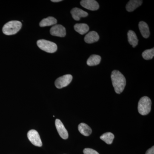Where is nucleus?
Returning <instances> with one entry per match:
<instances>
[{
	"mask_svg": "<svg viewBox=\"0 0 154 154\" xmlns=\"http://www.w3.org/2000/svg\"><path fill=\"white\" fill-rule=\"evenodd\" d=\"M111 79L116 93L121 94L126 85L125 77L119 71L113 70L111 73Z\"/></svg>",
	"mask_w": 154,
	"mask_h": 154,
	"instance_id": "1",
	"label": "nucleus"
},
{
	"mask_svg": "<svg viewBox=\"0 0 154 154\" xmlns=\"http://www.w3.org/2000/svg\"><path fill=\"white\" fill-rule=\"evenodd\" d=\"M22 27V22L18 21H11L6 23L2 29L3 33L6 35L16 34Z\"/></svg>",
	"mask_w": 154,
	"mask_h": 154,
	"instance_id": "2",
	"label": "nucleus"
},
{
	"mask_svg": "<svg viewBox=\"0 0 154 154\" xmlns=\"http://www.w3.org/2000/svg\"><path fill=\"white\" fill-rule=\"evenodd\" d=\"M152 102L147 96L142 97L138 104V110L142 115H147L151 110Z\"/></svg>",
	"mask_w": 154,
	"mask_h": 154,
	"instance_id": "3",
	"label": "nucleus"
},
{
	"mask_svg": "<svg viewBox=\"0 0 154 154\" xmlns=\"http://www.w3.org/2000/svg\"><path fill=\"white\" fill-rule=\"evenodd\" d=\"M37 45L39 48L49 53H53L57 49V45L55 43L45 39L38 40Z\"/></svg>",
	"mask_w": 154,
	"mask_h": 154,
	"instance_id": "4",
	"label": "nucleus"
},
{
	"mask_svg": "<svg viewBox=\"0 0 154 154\" xmlns=\"http://www.w3.org/2000/svg\"><path fill=\"white\" fill-rule=\"evenodd\" d=\"M72 80V75L68 74L59 77L56 80L55 85L58 89H61L68 85Z\"/></svg>",
	"mask_w": 154,
	"mask_h": 154,
	"instance_id": "5",
	"label": "nucleus"
},
{
	"mask_svg": "<svg viewBox=\"0 0 154 154\" xmlns=\"http://www.w3.org/2000/svg\"><path fill=\"white\" fill-rule=\"evenodd\" d=\"M28 137L33 145L41 147L42 145V142L38 132L35 130H31L28 133Z\"/></svg>",
	"mask_w": 154,
	"mask_h": 154,
	"instance_id": "6",
	"label": "nucleus"
},
{
	"mask_svg": "<svg viewBox=\"0 0 154 154\" xmlns=\"http://www.w3.org/2000/svg\"><path fill=\"white\" fill-rule=\"evenodd\" d=\"M51 34L52 36L63 37L66 35V28L60 25H56L51 28Z\"/></svg>",
	"mask_w": 154,
	"mask_h": 154,
	"instance_id": "7",
	"label": "nucleus"
},
{
	"mask_svg": "<svg viewBox=\"0 0 154 154\" xmlns=\"http://www.w3.org/2000/svg\"><path fill=\"white\" fill-rule=\"evenodd\" d=\"M80 4L83 8L90 11H97L99 8V4L95 0H82Z\"/></svg>",
	"mask_w": 154,
	"mask_h": 154,
	"instance_id": "8",
	"label": "nucleus"
},
{
	"mask_svg": "<svg viewBox=\"0 0 154 154\" xmlns=\"http://www.w3.org/2000/svg\"><path fill=\"white\" fill-rule=\"evenodd\" d=\"M55 126L58 133L61 137L63 139H67L68 138V133L66 128L64 126L63 124L60 119H56Z\"/></svg>",
	"mask_w": 154,
	"mask_h": 154,
	"instance_id": "9",
	"label": "nucleus"
},
{
	"mask_svg": "<svg viewBox=\"0 0 154 154\" xmlns=\"http://www.w3.org/2000/svg\"><path fill=\"white\" fill-rule=\"evenodd\" d=\"M72 17L76 21H79L82 17H88V14L87 12L82 9L78 8H73L71 11Z\"/></svg>",
	"mask_w": 154,
	"mask_h": 154,
	"instance_id": "10",
	"label": "nucleus"
},
{
	"mask_svg": "<svg viewBox=\"0 0 154 154\" xmlns=\"http://www.w3.org/2000/svg\"><path fill=\"white\" fill-rule=\"evenodd\" d=\"M99 36L96 31H92L88 33L85 36V41L86 43L91 44L99 41Z\"/></svg>",
	"mask_w": 154,
	"mask_h": 154,
	"instance_id": "11",
	"label": "nucleus"
},
{
	"mask_svg": "<svg viewBox=\"0 0 154 154\" xmlns=\"http://www.w3.org/2000/svg\"><path fill=\"white\" fill-rule=\"evenodd\" d=\"M143 1L140 0H131L127 4L126 9L128 12L134 11L135 9L141 5Z\"/></svg>",
	"mask_w": 154,
	"mask_h": 154,
	"instance_id": "12",
	"label": "nucleus"
},
{
	"mask_svg": "<svg viewBox=\"0 0 154 154\" xmlns=\"http://www.w3.org/2000/svg\"><path fill=\"white\" fill-rule=\"evenodd\" d=\"M139 28L141 35L144 38H148L150 35V31L147 24L143 21L140 22L139 24Z\"/></svg>",
	"mask_w": 154,
	"mask_h": 154,
	"instance_id": "13",
	"label": "nucleus"
},
{
	"mask_svg": "<svg viewBox=\"0 0 154 154\" xmlns=\"http://www.w3.org/2000/svg\"><path fill=\"white\" fill-rule=\"evenodd\" d=\"M78 129L80 133L85 136H89L92 133V129L85 123H81L79 125Z\"/></svg>",
	"mask_w": 154,
	"mask_h": 154,
	"instance_id": "14",
	"label": "nucleus"
},
{
	"mask_svg": "<svg viewBox=\"0 0 154 154\" xmlns=\"http://www.w3.org/2000/svg\"><path fill=\"white\" fill-rule=\"evenodd\" d=\"M127 35L128 41L130 44L132 45L133 47H135L138 43V39L135 33L133 30H129Z\"/></svg>",
	"mask_w": 154,
	"mask_h": 154,
	"instance_id": "15",
	"label": "nucleus"
},
{
	"mask_svg": "<svg viewBox=\"0 0 154 154\" xmlns=\"http://www.w3.org/2000/svg\"><path fill=\"white\" fill-rule=\"evenodd\" d=\"M57 23V20L54 17H49L43 19L39 23V26L41 27L50 26L56 25Z\"/></svg>",
	"mask_w": 154,
	"mask_h": 154,
	"instance_id": "16",
	"label": "nucleus"
},
{
	"mask_svg": "<svg viewBox=\"0 0 154 154\" xmlns=\"http://www.w3.org/2000/svg\"><path fill=\"white\" fill-rule=\"evenodd\" d=\"M74 29L78 33H80L81 35H84L89 31V27L87 24L81 23V24H76L75 25Z\"/></svg>",
	"mask_w": 154,
	"mask_h": 154,
	"instance_id": "17",
	"label": "nucleus"
},
{
	"mask_svg": "<svg viewBox=\"0 0 154 154\" xmlns=\"http://www.w3.org/2000/svg\"><path fill=\"white\" fill-rule=\"evenodd\" d=\"M101 60V57L100 56L93 54L88 59L87 63L89 66H94L99 64Z\"/></svg>",
	"mask_w": 154,
	"mask_h": 154,
	"instance_id": "18",
	"label": "nucleus"
},
{
	"mask_svg": "<svg viewBox=\"0 0 154 154\" xmlns=\"http://www.w3.org/2000/svg\"><path fill=\"white\" fill-rule=\"evenodd\" d=\"M114 138V135L111 132H107L100 136V139L107 144H111Z\"/></svg>",
	"mask_w": 154,
	"mask_h": 154,
	"instance_id": "19",
	"label": "nucleus"
},
{
	"mask_svg": "<svg viewBox=\"0 0 154 154\" xmlns=\"http://www.w3.org/2000/svg\"><path fill=\"white\" fill-rule=\"evenodd\" d=\"M154 48L146 50L142 53V57L146 60H151L154 57Z\"/></svg>",
	"mask_w": 154,
	"mask_h": 154,
	"instance_id": "20",
	"label": "nucleus"
},
{
	"mask_svg": "<svg viewBox=\"0 0 154 154\" xmlns=\"http://www.w3.org/2000/svg\"><path fill=\"white\" fill-rule=\"evenodd\" d=\"M84 154H99L97 151L92 149L86 148L83 151Z\"/></svg>",
	"mask_w": 154,
	"mask_h": 154,
	"instance_id": "21",
	"label": "nucleus"
},
{
	"mask_svg": "<svg viewBox=\"0 0 154 154\" xmlns=\"http://www.w3.org/2000/svg\"><path fill=\"white\" fill-rule=\"evenodd\" d=\"M146 154H154V146H153L150 149H149L146 152Z\"/></svg>",
	"mask_w": 154,
	"mask_h": 154,
	"instance_id": "22",
	"label": "nucleus"
},
{
	"mask_svg": "<svg viewBox=\"0 0 154 154\" xmlns=\"http://www.w3.org/2000/svg\"><path fill=\"white\" fill-rule=\"evenodd\" d=\"M62 0H51V2H62Z\"/></svg>",
	"mask_w": 154,
	"mask_h": 154,
	"instance_id": "23",
	"label": "nucleus"
}]
</instances>
